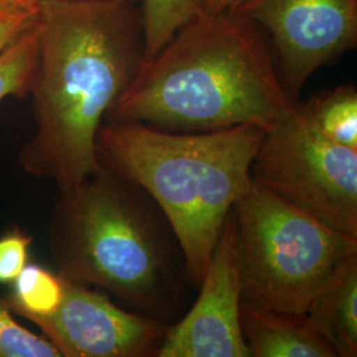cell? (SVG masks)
<instances>
[{
  "label": "cell",
  "instance_id": "6da1fadb",
  "mask_svg": "<svg viewBox=\"0 0 357 357\" xmlns=\"http://www.w3.org/2000/svg\"><path fill=\"white\" fill-rule=\"evenodd\" d=\"M38 29L36 131L19 163L61 191L101 167L100 128L144 63L143 19L131 1L41 0Z\"/></svg>",
  "mask_w": 357,
  "mask_h": 357
},
{
  "label": "cell",
  "instance_id": "7a4b0ae2",
  "mask_svg": "<svg viewBox=\"0 0 357 357\" xmlns=\"http://www.w3.org/2000/svg\"><path fill=\"white\" fill-rule=\"evenodd\" d=\"M268 36L236 11L196 15L144 61L107 119L174 132L252 125L266 132L295 109Z\"/></svg>",
  "mask_w": 357,
  "mask_h": 357
},
{
  "label": "cell",
  "instance_id": "3957f363",
  "mask_svg": "<svg viewBox=\"0 0 357 357\" xmlns=\"http://www.w3.org/2000/svg\"><path fill=\"white\" fill-rule=\"evenodd\" d=\"M175 243L150 196L102 165L61 190L53 208L50 250L56 271L166 323L190 282Z\"/></svg>",
  "mask_w": 357,
  "mask_h": 357
},
{
  "label": "cell",
  "instance_id": "277c9868",
  "mask_svg": "<svg viewBox=\"0 0 357 357\" xmlns=\"http://www.w3.org/2000/svg\"><path fill=\"white\" fill-rule=\"evenodd\" d=\"M266 131L252 125L174 132L107 119L97 137L102 166L146 192L174 231L193 289H199Z\"/></svg>",
  "mask_w": 357,
  "mask_h": 357
},
{
  "label": "cell",
  "instance_id": "5b68a950",
  "mask_svg": "<svg viewBox=\"0 0 357 357\" xmlns=\"http://www.w3.org/2000/svg\"><path fill=\"white\" fill-rule=\"evenodd\" d=\"M241 306L305 314L357 238L283 202L253 180L231 211Z\"/></svg>",
  "mask_w": 357,
  "mask_h": 357
},
{
  "label": "cell",
  "instance_id": "8992f818",
  "mask_svg": "<svg viewBox=\"0 0 357 357\" xmlns=\"http://www.w3.org/2000/svg\"><path fill=\"white\" fill-rule=\"evenodd\" d=\"M250 175L283 202L357 238V151L323 138L298 103L265 134Z\"/></svg>",
  "mask_w": 357,
  "mask_h": 357
},
{
  "label": "cell",
  "instance_id": "52a82bcc",
  "mask_svg": "<svg viewBox=\"0 0 357 357\" xmlns=\"http://www.w3.org/2000/svg\"><path fill=\"white\" fill-rule=\"evenodd\" d=\"M262 29L294 98L318 69L357 45V0H243L234 10Z\"/></svg>",
  "mask_w": 357,
  "mask_h": 357
},
{
  "label": "cell",
  "instance_id": "ba28073f",
  "mask_svg": "<svg viewBox=\"0 0 357 357\" xmlns=\"http://www.w3.org/2000/svg\"><path fill=\"white\" fill-rule=\"evenodd\" d=\"M29 321L61 357H156L169 327L163 320L121 308L100 290L68 280L59 307Z\"/></svg>",
  "mask_w": 357,
  "mask_h": 357
},
{
  "label": "cell",
  "instance_id": "9c48e42d",
  "mask_svg": "<svg viewBox=\"0 0 357 357\" xmlns=\"http://www.w3.org/2000/svg\"><path fill=\"white\" fill-rule=\"evenodd\" d=\"M156 357H250L241 328V282L231 212L197 299L181 319L169 324Z\"/></svg>",
  "mask_w": 357,
  "mask_h": 357
},
{
  "label": "cell",
  "instance_id": "30bf717a",
  "mask_svg": "<svg viewBox=\"0 0 357 357\" xmlns=\"http://www.w3.org/2000/svg\"><path fill=\"white\" fill-rule=\"evenodd\" d=\"M250 357H337L306 314L241 306Z\"/></svg>",
  "mask_w": 357,
  "mask_h": 357
},
{
  "label": "cell",
  "instance_id": "8fae6325",
  "mask_svg": "<svg viewBox=\"0 0 357 357\" xmlns=\"http://www.w3.org/2000/svg\"><path fill=\"white\" fill-rule=\"evenodd\" d=\"M305 314L336 356H357V255L347 258L332 274Z\"/></svg>",
  "mask_w": 357,
  "mask_h": 357
},
{
  "label": "cell",
  "instance_id": "7c38bea8",
  "mask_svg": "<svg viewBox=\"0 0 357 357\" xmlns=\"http://www.w3.org/2000/svg\"><path fill=\"white\" fill-rule=\"evenodd\" d=\"M301 113L327 141L357 151V90L340 85L323 90L306 102H298Z\"/></svg>",
  "mask_w": 357,
  "mask_h": 357
},
{
  "label": "cell",
  "instance_id": "4fadbf2b",
  "mask_svg": "<svg viewBox=\"0 0 357 357\" xmlns=\"http://www.w3.org/2000/svg\"><path fill=\"white\" fill-rule=\"evenodd\" d=\"M64 290L65 280L57 271L28 262L4 299L15 317L32 320L52 314L61 303Z\"/></svg>",
  "mask_w": 357,
  "mask_h": 357
},
{
  "label": "cell",
  "instance_id": "5bb4252c",
  "mask_svg": "<svg viewBox=\"0 0 357 357\" xmlns=\"http://www.w3.org/2000/svg\"><path fill=\"white\" fill-rule=\"evenodd\" d=\"M144 61L151 60L178 28L203 13V0H142Z\"/></svg>",
  "mask_w": 357,
  "mask_h": 357
},
{
  "label": "cell",
  "instance_id": "9a60e30c",
  "mask_svg": "<svg viewBox=\"0 0 357 357\" xmlns=\"http://www.w3.org/2000/svg\"><path fill=\"white\" fill-rule=\"evenodd\" d=\"M38 51L36 22L0 52V103L8 97L26 98L29 94Z\"/></svg>",
  "mask_w": 357,
  "mask_h": 357
},
{
  "label": "cell",
  "instance_id": "2e32d148",
  "mask_svg": "<svg viewBox=\"0 0 357 357\" xmlns=\"http://www.w3.org/2000/svg\"><path fill=\"white\" fill-rule=\"evenodd\" d=\"M0 357H61L45 337L22 326L0 298Z\"/></svg>",
  "mask_w": 357,
  "mask_h": 357
},
{
  "label": "cell",
  "instance_id": "e0dca14e",
  "mask_svg": "<svg viewBox=\"0 0 357 357\" xmlns=\"http://www.w3.org/2000/svg\"><path fill=\"white\" fill-rule=\"evenodd\" d=\"M33 236L20 227L0 234V284H11L29 262Z\"/></svg>",
  "mask_w": 357,
  "mask_h": 357
},
{
  "label": "cell",
  "instance_id": "ac0fdd59",
  "mask_svg": "<svg viewBox=\"0 0 357 357\" xmlns=\"http://www.w3.org/2000/svg\"><path fill=\"white\" fill-rule=\"evenodd\" d=\"M38 15H13L0 13V52L19 38L36 22Z\"/></svg>",
  "mask_w": 357,
  "mask_h": 357
},
{
  "label": "cell",
  "instance_id": "d6986e66",
  "mask_svg": "<svg viewBox=\"0 0 357 357\" xmlns=\"http://www.w3.org/2000/svg\"><path fill=\"white\" fill-rule=\"evenodd\" d=\"M41 0H0V13L38 15Z\"/></svg>",
  "mask_w": 357,
  "mask_h": 357
},
{
  "label": "cell",
  "instance_id": "ffe728a7",
  "mask_svg": "<svg viewBox=\"0 0 357 357\" xmlns=\"http://www.w3.org/2000/svg\"><path fill=\"white\" fill-rule=\"evenodd\" d=\"M243 0H203V11L218 13L234 10Z\"/></svg>",
  "mask_w": 357,
  "mask_h": 357
},
{
  "label": "cell",
  "instance_id": "44dd1931",
  "mask_svg": "<svg viewBox=\"0 0 357 357\" xmlns=\"http://www.w3.org/2000/svg\"><path fill=\"white\" fill-rule=\"evenodd\" d=\"M123 1H131V3H137L138 0H123Z\"/></svg>",
  "mask_w": 357,
  "mask_h": 357
}]
</instances>
